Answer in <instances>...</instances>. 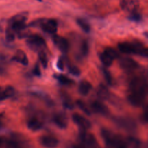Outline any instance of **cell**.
I'll list each match as a JSON object with an SVG mask.
<instances>
[{
	"label": "cell",
	"instance_id": "obj_1",
	"mask_svg": "<svg viewBox=\"0 0 148 148\" xmlns=\"http://www.w3.org/2000/svg\"><path fill=\"white\" fill-rule=\"evenodd\" d=\"M147 93V78L143 75L135 76L131 79L129 85L128 101L134 106H141Z\"/></svg>",
	"mask_w": 148,
	"mask_h": 148
},
{
	"label": "cell",
	"instance_id": "obj_2",
	"mask_svg": "<svg viewBox=\"0 0 148 148\" xmlns=\"http://www.w3.org/2000/svg\"><path fill=\"white\" fill-rule=\"evenodd\" d=\"M27 13L22 12L14 16L9 20L8 25L6 29V38L8 41H12L16 34H20L26 28Z\"/></svg>",
	"mask_w": 148,
	"mask_h": 148
},
{
	"label": "cell",
	"instance_id": "obj_3",
	"mask_svg": "<svg viewBox=\"0 0 148 148\" xmlns=\"http://www.w3.org/2000/svg\"><path fill=\"white\" fill-rule=\"evenodd\" d=\"M120 51L126 54H135L146 58L147 56V49L138 40L121 42L118 45Z\"/></svg>",
	"mask_w": 148,
	"mask_h": 148
},
{
	"label": "cell",
	"instance_id": "obj_4",
	"mask_svg": "<svg viewBox=\"0 0 148 148\" xmlns=\"http://www.w3.org/2000/svg\"><path fill=\"white\" fill-rule=\"evenodd\" d=\"M30 25L40 27L46 33L54 34L57 31L58 22L54 19H39L33 22Z\"/></svg>",
	"mask_w": 148,
	"mask_h": 148
},
{
	"label": "cell",
	"instance_id": "obj_5",
	"mask_svg": "<svg viewBox=\"0 0 148 148\" xmlns=\"http://www.w3.org/2000/svg\"><path fill=\"white\" fill-rule=\"evenodd\" d=\"M27 46L35 51H41L46 46V41L44 38L37 34L30 35L26 40Z\"/></svg>",
	"mask_w": 148,
	"mask_h": 148
},
{
	"label": "cell",
	"instance_id": "obj_6",
	"mask_svg": "<svg viewBox=\"0 0 148 148\" xmlns=\"http://www.w3.org/2000/svg\"><path fill=\"white\" fill-rule=\"evenodd\" d=\"M119 57V53L114 49L111 47H108L101 53L100 56L101 62L105 66H111L114 61Z\"/></svg>",
	"mask_w": 148,
	"mask_h": 148
},
{
	"label": "cell",
	"instance_id": "obj_7",
	"mask_svg": "<svg viewBox=\"0 0 148 148\" xmlns=\"http://www.w3.org/2000/svg\"><path fill=\"white\" fill-rule=\"evenodd\" d=\"M80 140L84 148H101L95 136L90 133L81 130Z\"/></svg>",
	"mask_w": 148,
	"mask_h": 148
},
{
	"label": "cell",
	"instance_id": "obj_8",
	"mask_svg": "<svg viewBox=\"0 0 148 148\" xmlns=\"http://www.w3.org/2000/svg\"><path fill=\"white\" fill-rule=\"evenodd\" d=\"M115 122L119 127L122 128L126 131L132 132L136 131L137 130V124L135 121L131 118L128 117H118L115 119Z\"/></svg>",
	"mask_w": 148,
	"mask_h": 148
},
{
	"label": "cell",
	"instance_id": "obj_9",
	"mask_svg": "<svg viewBox=\"0 0 148 148\" xmlns=\"http://www.w3.org/2000/svg\"><path fill=\"white\" fill-rule=\"evenodd\" d=\"M5 148H29V145L20 135L14 134L11 139L4 142Z\"/></svg>",
	"mask_w": 148,
	"mask_h": 148
},
{
	"label": "cell",
	"instance_id": "obj_10",
	"mask_svg": "<svg viewBox=\"0 0 148 148\" xmlns=\"http://www.w3.org/2000/svg\"><path fill=\"white\" fill-rule=\"evenodd\" d=\"M120 5L122 10L130 14L137 12L140 7L139 0H121Z\"/></svg>",
	"mask_w": 148,
	"mask_h": 148
},
{
	"label": "cell",
	"instance_id": "obj_11",
	"mask_svg": "<svg viewBox=\"0 0 148 148\" xmlns=\"http://www.w3.org/2000/svg\"><path fill=\"white\" fill-rule=\"evenodd\" d=\"M119 65L121 69L127 72H133L139 68L138 63L130 57L121 58L119 61Z\"/></svg>",
	"mask_w": 148,
	"mask_h": 148
},
{
	"label": "cell",
	"instance_id": "obj_12",
	"mask_svg": "<svg viewBox=\"0 0 148 148\" xmlns=\"http://www.w3.org/2000/svg\"><path fill=\"white\" fill-rule=\"evenodd\" d=\"M90 108L96 114H101L102 116H108L110 114L108 107L103 103L101 102V101H98V100H95V101L91 102Z\"/></svg>",
	"mask_w": 148,
	"mask_h": 148
},
{
	"label": "cell",
	"instance_id": "obj_13",
	"mask_svg": "<svg viewBox=\"0 0 148 148\" xmlns=\"http://www.w3.org/2000/svg\"><path fill=\"white\" fill-rule=\"evenodd\" d=\"M72 120L79 127L82 131H86L91 127V124L83 116L78 114H74L72 115Z\"/></svg>",
	"mask_w": 148,
	"mask_h": 148
},
{
	"label": "cell",
	"instance_id": "obj_14",
	"mask_svg": "<svg viewBox=\"0 0 148 148\" xmlns=\"http://www.w3.org/2000/svg\"><path fill=\"white\" fill-rule=\"evenodd\" d=\"M39 142L43 147L46 148H55L59 145L57 138L51 135H43L40 137Z\"/></svg>",
	"mask_w": 148,
	"mask_h": 148
},
{
	"label": "cell",
	"instance_id": "obj_15",
	"mask_svg": "<svg viewBox=\"0 0 148 148\" xmlns=\"http://www.w3.org/2000/svg\"><path fill=\"white\" fill-rule=\"evenodd\" d=\"M53 42L56 47L63 53H65L69 49V43L67 40L64 37L58 35H55L53 36Z\"/></svg>",
	"mask_w": 148,
	"mask_h": 148
},
{
	"label": "cell",
	"instance_id": "obj_16",
	"mask_svg": "<svg viewBox=\"0 0 148 148\" xmlns=\"http://www.w3.org/2000/svg\"><path fill=\"white\" fill-rule=\"evenodd\" d=\"M27 127L30 130L33 132L38 131L43 127V122L40 118L36 116H32L27 121Z\"/></svg>",
	"mask_w": 148,
	"mask_h": 148
},
{
	"label": "cell",
	"instance_id": "obj_17",
	"mask_svg": "<svg viewBox=\"0 0 148 148\" xmlns=\"http://www.w3.org/2000/svg\"><path fill=\"white\" fill-rule=\"evenodd\" d=\"M53 122L54 123L55 125L60 129L66 128L68 124V119L64 113H57L53 115Z\"/></svg>",
	"mask_w": 148,
	"mask_h": 148
},
{
	"label": "cell",
	"instance_id": "obj_18",
	"mask_svg": "<svg viewBox=\"0 0 148 148\" xmlns=\"http://www.w3.org/2000/svg\"><path fill=\"white\" fill-rule=\"evenodd\" d=\"M15 93V90L12 86H7L6 88H2L0 87V101L12 97Z\"/></svg>",
	"mask_w": 148,
	"mask_h": 148
},
{
	"label": "cell",
	"instance_id": "obj_19",
	"mask_svg": "<svg viewBox=\"0 0 148 148\" xmlns=\"http://www.w3.org/2000/svg\"><path fill=\"white\" fill-rule=\"evenodd\" d=\"M12 59L24 66H27L28 64V59L23 50H17L13 56Z\"/></svg>",
	"mask_w": 148,
	"mask_h": 148
},
{
	"label": "cell",
	"instance_id": "obj_20",
	"mask_svg": "<svg viewBox=\"0 0 148 148\" xmlns=\"http://www.w3.org/2000/svg\"><path fill=\"white\" fill-rule=\"evenodd\" d=\"M97 95H98V98L102 100H109L110 98H112L108 88L104 85H100L98 87Z\"/></svg>",
	"mask_w": 148,
	"mask_h": 148
},
{
	"label": "cell",
	"instance_id": "obj_21",
	"mask_svg": "<svg viewBox=\"0 0 148 148\" xmlns=\"http://www.w3.org/2000/svg\"><path fill=\"white\" fill-rule=\"evenodd\" d=\"M92 89V85L88 81L82 80L79 82L78 91L82 95H87Z\"/></svg>",
	"mask_w": 148,
	"mask_h": 148
},
{
	"label": "cell",
	"instance_id": "obj_22",
	"mask_svg": "<svg viewBox=\"0 0 148 148\" xmlns=\"http://www.w3.org/2000/svg\"><path fill=\"white\" fill-rule=\"evenodd\" d=\"M77 23L80 27V28L85 33H89L90 31V25L86 20L83 18L77 19Z\"/></svg>",
	"mask_w": 148,
	"mask_h": 148
},
{
	"label": "cell",
	"instance_id": "obj_23",
	"mask_svg": "<svg viewBox=\"0 0 148 148\" xmlns=\"http://www.w3.org/2000/svg\"><path fill=\"white\" fill-rule=\"evenodd\" d=\"M55 77H56V79H57V80L59 81L62 85H70L74 83V82L72 80V79H69V77H67L65 76V75H56Z\"/></svg>",
	"mask_w": 148,
	"mask_h": 148
},
{
	"label": "cell",
	"instance_id": "obj_24",
	"mask_svg": "<svg viewBox=\"0 0 148 148\" xmlns=\"http://www.w3.org/2000/svg\"><path fill=\"white\" fill-rule=\"evenodd\" d=\"M79 54L82 56V57H85V56H88V53H89V44H88L87 40H83L81 43L80 49H79Z\"/></svg>",
	"mask_w": 148,
	"mask_h": 148
},
{
	"label": "cell",
	"instance_id": "obj_25",
	"mask_svg": "<svg viewBox=\"0 0 148 148\" xmlns=\"http://www.w3.org/2000/svg\"><path fill=\"white\" fill-rule=\"evenodd\" d=\"M38 58L39 61H40V62L41 63L42 66L44 68L47 67L49 59H48L47 55L46 54V53H45L44 51H43V50L40 51L38 52Z\"/></svg>",
	"mask_w": 148,
	"mask_h": 148
},
{
	"label": "cell",
	"instance_id": "obj_26",
	"mask_svg": "<svg viewBox=\"0 0 148 148\" xmlns=\"http://www.w3.org/2000/svg\"><path fill=\"white\" fill-rule=\"evenodd\" d=\"M77 105L78 106V107H79V108H80V109L82 110L84 113H85V114H88V115H90V114H91L90 108L89 107H88V106H87L86 104L83 102V101H80V100H79V101H77Z\"/></svg>",
	"mask_w": 148,
	"mask_h": 148
},
{
	"label": "cell",
	"instance_id": "obj_27",
	"mask_svg": "<svg viewBox=\"0 0 148 148\" xmlns=\"http://www.w3.org/2000/svg\"><path fill=\"white\" fill-rule=\"evenodd\" d=\"M103 76L105 77L107 83L110 85H114V79H113L111 73L106 69H105V68L103 69Z\"/></svg>",
	"mask_w": 148,
	"mask_h": 148
},
{
	"label": "cell",
	"instance_id": "obj_28",
	"mask_svg": "<svg viewBox=\"0 0 148 148\" xmlns=\"http://www.w3.org/2000/svg\"><path fill=\"white\" fill-rule=\"evenodd\" d=\"M68 69H69V72L72 75H75V76H79L80 75V70L77 66H74V65H69L68 66Z\"/></svg>",
	"mask_w": 148,
	"mask_h": 148
},
{
	"label": "cell",
	"instance_id": "obj_29",
	"mask_svg": "<svg viewBox=\"0 0 148 148\" xmlns=\"http://www.w3.org/2000/svg\"><path fill=\"white\" fill-rule=\"evenodd\" d=\"M63 97V103L66 108L69 109H72L73 108V103H72L71 100L68 98L67 96H62Z\"/></svg>",
	"mask_w": 148,
	"mask_h": 148
},
{
	"label": "cell",
	"instance_id": "obj_30",
	"mask_svg": "<svg viewBox=\"0 0 148 148\" xmlns=\"http://www.w3.org/2000/svg\"><path fill=\"white\" fill-rule=\"evenodd\" d=\"M130 20H133V21H135V22H139L142 19V16L141 14H139L137 12H134V13H132V14H130Z\"/></svg>",
	"mask_w": 148,
	"mask_h": 148
},
{
	"label": "cell",
	"instance_id": "obj_31",
	"mask_svg": "<svg viewBox=\"0 0 148 148\" xmlns=\"http://www.w3.org/2000/svg\"><path fill=\"white\" fill-rule=\"evenodd\" d=\"M33 75H36V76H40V67H39L38 64H36V66H35L34 69H33Z\"/></svg>",
	"mask_w": 148,
	"mask_h": 148
},
{
	"label": "cell",
	"instance_id": "obj_32",
	"mask_svg": "<svg viewBox=\"0 0 148 148\" xmlns=\"http://www.w3.org/2000/svg\"><path fill=\"white\" fill-rule=\"evenodd\" d=\"M57 66L59 69H64V61L62 59H60L58 62Z\"/></svg>",
	"mask_w": 148,
	"mask_h": 148
},
{
	"label": "cell",
	"instance_id": "obj_33",
	"mask_svg": "<svg viewBox=\"0 0 148 148\" xmlns=\"http://www.w3.org/2000/svg\"><path fill=\"white\" fill-rule=\"evenodd\" d=\"M143 121H144V122H147V109H145V111H144V113H143Z\"/></svg>",
	"mask_w": 148,
	"mask_h": 148
},
{
	"label": "cell",
	"instance_id": "obj_34",
	"mask_svg": "<svg viewBox=\"0 0 148 148\" xmlns=\"http://www.w3.org/2000/svg\"><path fill=\"white\" fill-rule=\"evenodd\" d=\"M133 143H134V148H139L138 147V143H137V140H133Z\"/></svg>",
	"mask_w": 148,
	"mask_h": 148
},
{
	"label": "cell",
	"instance_id": "obj_35",
	"mask_svg": "<svg viewBox=\"0 0 148 148\" xmlns=\"http://www.w3.org/2000/svg\"><path fill=\"white\" fill-rule=\"evenodd\" d=\"M4 142H5L4 141V139H3L2 137H0V147H1L3 144H4Z\"/></svg>",
	"mask_w": 148,
	"mask_h": 148
},
{
	"label": "cell",
	"instance_id": "obj_36",
	"mask_svg": "<svg viewBox=\"0 0 148 148\" xmlns=\"http://www.w3.org/2000/svg\"><path fill=\"white\" fill-rule=\"evenodd\" d=\"M73 148H84V147L82 145H75Z\"/></svg>",
	"mask_w": 148,
	"mask_h": 148
},
{
	"label": "cell",
	"instance_id": "obj_37",
	"mask_svg": "<svg viewBox=\"0 0 148 148\" xmlns=\"http://www.w3.org/2000/svg\"><path fill=\"white\" fill-rule=\"evenodd\" d=\"M1 125H2V124H1V120H0V127H1Z\"/></svg>",
	"mask_w": 148,
	"mask_h": 148
},
{
	"label": "cell",
	"instance_id": "obj_38",
	"mask_svg": "<svg viewBox=\"0 0 148 148\" xmlns=\"http://www.w3.org/2000/svg\"><path fill=\"white\" fill-rule=\"evenodd\" d=\"M38 1H41V0H38Z\"/></svg>",
	"mask_w": 148,
	"mask_h": 148
},
{
	"label": "cell",
	"instance_id": "obj_39",
	"mask_svg": "<svg viewBox=\"0 0 148 148\" xmlns=\"http://www.w3.org/2000/svg\"><path fill=\"white\" fill-rule=\"evenodd\" d=\"M0 72H1V70H0Z\"/></svg>",
	"mask_w": 148,
	"mask_h": 148
}]
</instances>
